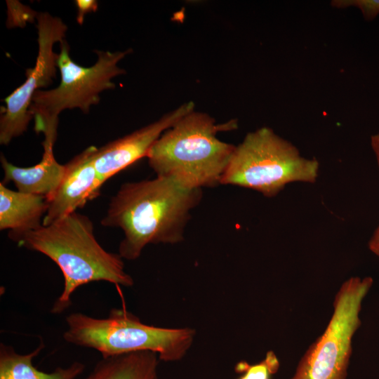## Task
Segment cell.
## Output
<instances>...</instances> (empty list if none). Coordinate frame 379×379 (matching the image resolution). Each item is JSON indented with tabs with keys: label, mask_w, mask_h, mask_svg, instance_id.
Returning a JSON list of instances; mask_svg holds the SVG:
<instances>
[{
	"label": "cell",
	"mask_w": 379,
	"mask_h": 379,
	"mask_svg": "<svg viewBox=\"0 0 379 379\" xmlns=\"http://www.w3.org/2000/svg\"><path fill=\"white\" fill-rule=\"evenodd\" d=\"M95 52L96 62L91 67H84L71 58L67 42H60L57 64L60 82L54 88L38 91L29 107L35 132L44 135V149L54 147L59 115L62 111L78 108L87 114L91 106L99 103L102 91L116 87L112 79L126 73L118 63L132 50Z\"/></svg>",
	"instance_id": "5b68a950"
},
{
	"label": "cell",
	"mask_w": 379,
	"mask_h": 379,
	"mask_svg": "<svg viewBox=\"0 0 379 379\" xmlns=\"http://www.w3.org/2000/svg\"><path fill=\"white\" fill-rule=\"evenodd\" d=\"M373 283L371 277H352L343 283L326 329L306 350L290 379H347L362 301Z\"/></svg>",
	"instance_id": "52a82bcc"
},
{
	"label": "cell",
	"mask_w": 379,
	"mask_h": 379,
	"mask_svg": "<svg viewBox=\"0 0 379 379\" xmlns=\"http://www.w3.org/2000/svg\"><path fill=\"white\" fill-rule=\"evenodd\" d=\"M11 239L20 246L46 255L60 269L64 288L51 308L53 314L67 310L75 290L90 282L133 285L121 255L104 249L95 238L93 222L77 211Z\"/></svg>",
	"instance_id": "7a4b0ae2"
},
{
	"label": "cell",
	"mask_w": 379,
	"mask_h": 379,
	"mask_svg": "<svg viewBox=\"0 0 379 379\" xmlns=\"http://www.w3.org/2000/svg\"><path fill=\"white\" fill-rule=\"evenodd\" d=\"M237 122L215 123L206 113L187 114L164 131L147 158L157 177L190 190L220 185L235 146L221 141L218 132L232 131Z\"/></svg>",
	"instance_id": "3957f363"
},
{
	"label": "cell",
	"mask_w": 379,
	"mask_h": 379,
	"mask_svg": "<svg viewBox=\"0 0 379 379\" xmlns=\"http://www.w3.org/2000/svg\"><path fill=\"white\" fill-rule=\"evenodd\" d=\"M38 53L35 65L26 70L25 81L4 100L0 116V144L11 140L26 132L32 116L29 112L34 94L52 84L56 78L59 54L54 45L65 40L67 26L58 17L48 12L36 15Z\"/></svg>",
	"instance_id": "ba28073f"
},
{
	"label": "cell",
	"mask_w": 379,
	"mask_h": 379,
	"mask_svg": "<svg viewBox=\"0 0 379 379\" xmlns=\"http://www.w3.org/2000/svg\"><path fill=\"white\" fill-rule=\"evenodd\" d=\"M7 26L9 27H24L27 22L33 21L34 18H36L38 14L16 1H7Z\"/></svg>",
	"instance_id": "2e32d148"
},
{
	"label": "cell",
	"mask_w": 379,
	"mask_h": 379,
	"mask_svg": "<svg viewBox=\"0 0 379 379\" xmlns=\"http://www.w3.org/2000/svg\"><path fill=\"white\" fill-rule=\"evenodd\" d=\"M194 109L192 102L184 103L145 126L100 147H94L93 163L102 183L140 159L146 157L161 134Z\"/></svg>",
	"instance_id": "9c48e42d"
},
{
	"label": "cell",
	"mask_w": 379,
	"mask_h": 379,
	"mask_svg": "<svg viewBox=\"0 0 379 379\" xmlns=\"http://www.w3.org/2000/svg\"><path fill=\"white\" fill-rule=\"evenodd\" d=\"M202 195L201 189H186L160 177L124 182L111 198L101 225L123 231L118 253L135 260L148 244L183 241L191 212Z\"/></svg>",
	"instance_id": "6da1fadb"
},
{
	"label": "cell",
	"mask_w": 379,
	"mask_h": 379,
	"mask_svg": "<svg viewBox=\"0 0 379 379\" xmlns=\"http://www.w3.org/2000/svg\"><path fill=\"white\" fill-rule=\"evenodd\" d=\"M74 3L77 8L76 20L80 25H83L86 14L95 12L98 8V3L95 0H77Z\"/></svg>",
	"instance_id": "d6986e66"
},
{
	"label": "cell",
	"mask_w": 379,
	"mask_h": 379,
	"mask_svg": "<svg viewBox=\"0 0 379 379\" xmlns=\"http://www.w3.org/2000/svg\"><path fill=\"white\" fill-rule=\"evenodd\" d=\"M4 182H13L21 192L44 197L49 200L58 189L65 171V165L59 164L53 149H44L41 161L30 167H19L10 163L1 154Z\"/></svg>",
	"instance_id": "8fae6325"
},
{
	"label": "cell",
	"mask_w": 379,
	"mask_h": 379,
	"mask_svg": "<svg viewBox=\"0 0 379 379\" xmlns=\"http://www.w3.org/2000/svg\"><path fill=\"white\" fill-rule=\"evenodd\" d=\"M319 163L302 157L295 146L268 127L249 132L235 149L220 185L255 190L274 197L293 182L314 183Z\"/></svg>",
	"instance_id": "8992f818"
},
{
	"label": "cell",
	"mask_w": 379,
	"mask_h": 379,
	"mask_svg": "<svg viewBox=\"0 0 379 379\" xmlns=\"http://www.w3.org/2000/svg\"><path fill=\"white\" fill-rule=\"evenodd\" d=\"M371 146L375 154L379 168V133L371 135ZM368 248L373 253L379 257V226L369 240Z\"/></svg>",
	"instance_id": "ac0fdd59"
},
{
	"label": "cell",
	"mask_w": 379,
	"mask_h": 379,
	"mask_svg": "<svg viewBox=\"0 0 379 379\" xmlns=\"http://www.w3.org/2000/svg\"><path fill=\"white\" fill-rule=\"evenodd\" d=\"M41 339L32 352L21 354L11 346L0 344V379H76L85 368L84 364L75 361L67 367H58L51 373L36 368L33 359L44 348Z\"/></svg>",
	"instance_id": "4fadbf2b"
},
{
	"label": "cell",
	"mask_w": 379,
	"mask_h": 379,
	"mask_svg": "<svg viewBox=\"0 0 379 379\" xmlns=\"http://www.w3.org/2000/svg\"><path fill=\"white\" fill-rule=\"evenodd\" d=\"M280 367L279 360L272 350L268 351L260 361L249 364L246 361L238 362L234 371L239 374L237 379H272Z\"/></svg>",
	"instance_id": "9a60e30c"
},
{
	"label": "cell",
	"mask_w": 379,
	"mask_h": 379,
	"mask_svg": "<svg viewBox=\"0 0 379 379\" xmlns=\"http://www.w3.org/2000/svg\"><path fill=\"white\" fill-rule=\"evenodd\" d=\"M46 197L12 190L0 183V230L13 239L39 229L47 211Z\"/></svg>",
	"instance_id": "7c38bea8"
},
{
	"label": "cell",
	"mask_w": 379,
	"mask_h": 379,
	"mask_svg": "<svg viewBox=\"0 0 379 379\" xmlns=\"http://www.w3.org/2000/svg\"><path fill=\"white\" fill-rule=\"evenodd\" d=\"M159 359L149 351L102 357L84 379H157Z\"/></svg>",
	"instance_id": "5bb4252c"
},
{
	"label": "cell",
	"mask_w": 379,
	"mask_h": 379,
	"mask_svg": "<svg viewBox=\"0 0 379 379\" xmlns=\"http://www.w3.org/2000/svg\"><path fill=\"white\" fill-rule=\"evenodd\" d=\"M331 5L338 8L357 7L368 21L374 20L379 14V0H337L332 1Z\"/></svg>",
	"instance_id": "e0dca14e"
},
{
	"label": "cell",
	"mask_w": 379,
	"mask_h": 379,
	"mask_svg": "<svg viewBox=\"0 0 379 379\" xmlns=\"http://www.w3.org/2000/svg\"><path fill=\"white\" fill-rule=\"evenodd\" d=\"M66 323V342L94 349L103 358L149 351L163 361H177L187 353L195 337L192 328L147 325L124 309H112L102 319L74 312L67 316Z\"/></svg>",
	"instance_id": "277c9868"
},
{
	"label": "cell",
	"mask_w": 379,
	"mask_h": 379,
	"mask_svg": "<svg viewBox=\"0 0 379 379\" xmlns=\"http://www.w3.org/2000/svg\"><path fill=\"white\" fill-rule=\"evenodd\" d=\"M90 146L65 164L63 178L48 200L43 225H48L76 212L100 194L103 183L95 169Z\"/></svg>",
	"instance_id": "30bf717a"
}]
</instances>
